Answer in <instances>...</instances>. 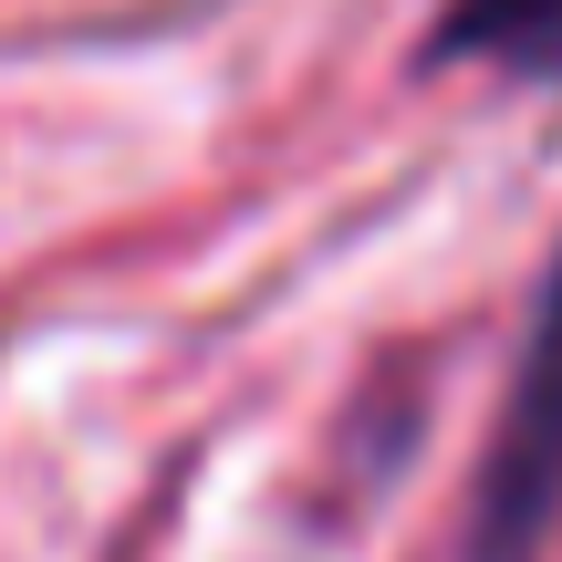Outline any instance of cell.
<instances>
[{
  "label": "cell",
  "instance_id": "cell-2",
  "mask_svg": "<svg viewBox=\"0 0 562 562\" xmlns=\"http://www.w3.org/2000/svg\"><path fill=\"white\" fill-rule=\"evenodd\" d=\"M438 53L542 83V74H562V0H448Z\"/></svg>",
  "mask_w": 562,
  "mask_h": 562
},
{
  "label": "cell",
  "instance_id": "cell-1",
  "mask_svg": "<svg viewBox=\"0 0 562 562\" xmlns=\"http://www.w3.org/2000/svg\"><path fill=\"white\" fill-rule=\"evenodd\" d=\"M552 521H562V261L542 271L521 375H510L501 438H490V459H480V501H469V562H531Z\"/></svg>",
  "mask_w": 562,
  "mask_h": 562
}]
</instances>
